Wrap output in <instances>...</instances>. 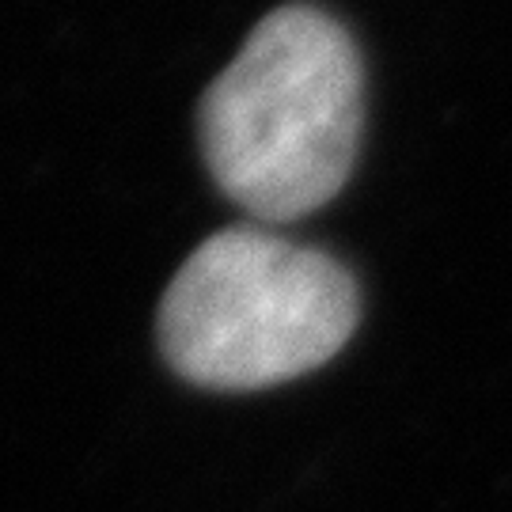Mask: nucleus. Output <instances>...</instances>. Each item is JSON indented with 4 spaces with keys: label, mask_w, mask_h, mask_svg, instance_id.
I'll list each match as a JSON object with an SVG mask.
<instances>
[{
    "label": "nucleus",
    "mask_w": 512,
    "mask_h": 512,
    "mask_svg": "<svg viewBox=\"0 0 512 512\" xmlns=\"http://www.w3.org/2000/svg\"><path fill=\"white\" fill-rule=\"evenodd\" d=\"M365 126V65L334 16L289 4L247 35L198 114L213 183L262 224L323 209Z\"/></svg>",
    "instance_id": "1"
},
{
    "label": "nucleus",
    "mask_w": 512,
    "mask_h": 512,
    "mask_svg": "<svg viewBox=\"0 0 512 512\" xmlns=\"http://www.w3.org/2000/svg\"><path fill=\"white\" fill-rule=\"evenodd\" d=\"M361 319L338 258L266 228H224L194 247L160 300V349L186 384L266 391L338 357Z\"/></svg>",
    "instance_id": "2"
}]
</instances>
